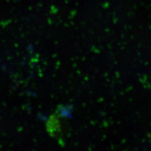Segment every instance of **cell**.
<instances>
[{"label": "cell", "mask_w": 151, "mask_h": 151, "mask_svg": "<svg viewBox=\"0 0 151 151\" xmlns=\"http://www.w3.org/2000/svg\"><path fill=\"white\" fill-rule=\"evenodd\" d=\"M47 130L52 137H58L61 132L60 122L55 115H51L47 123Z\"/></svg>", "instance_id": "6da1fadb"}]
</instances>
